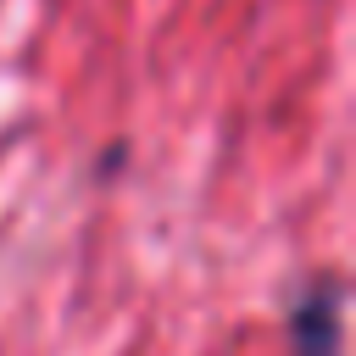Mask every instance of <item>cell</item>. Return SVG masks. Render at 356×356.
Wrapping results in <instances>:
<instances>
[{
  "mask_svg": "<svg viewBox=\"0 0 356 356\" xmlns=\"http://www.w3.org/2000/svg\"><path fill=\"white\" fill-rule=\"evenodd\" d=\"M339 312H345L339 278L306 289L300 306H295V317H289V345H295V356H339Z\"/></svg>",
  "mask_w": 356,
  "mask_h": 356,
  "instance_id": "obj_1",
  "label": "cell"
}]
</instances>
